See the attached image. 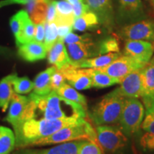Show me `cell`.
<instances>
[{
  "label": "cell",
  "mask_w": 154,
  "mask_h": 154,
  "mask_svg": "<svg viewBox=\"0 0 154 154\" xmlns=\"http://www.w3.org/2000/svg\"><path fill=\"white\" fill-rule=\"evenodd\" d=\"M57 67L51 66L39 73L34 79V93L38 96H46L52 90L51 86V78L57 71Z\"/></svg>",
  "instance_id": "ffe728a7"
},
{
  "label": "cell",
  "mask_w": 154,
  "mask_h": 154,
  "mask_svg": "<svg viewBox=\"0 0 154 154\" xmlns=\"http://www.w3.org/2000/svg\"><path fill=\"white\" fill-rule=\"evenodd\" d=\"M50 2L51 0H32L26 4V11L34 24L46 22Z\"/></svg>",
  "instance_id": "d6986e66"
},
{
  "label": "cell",
  "mask_w": 154,
  "mask_h": 154,
  "mask_svg": "<svg viewBox=\"0 0 154 154\" xmlns=\"http://www.w3.org/2000/svg\"><path fill=\"white\" fill-rule=\"evenodd\" d=\"M48 51L44 43L32 41L29 43L22 44L19 47L18 54L21 58L26 61L42 60L47 57Z\"/></svg>",
  "instance_id": "ac0fdd59"
},
{
  "label": "cell",
  "mask_w": 154,
  "mask_h": 154,
  "mask_svg": "<svg viewBox=\"0 0 154 154\" xmlns=\"http://www.w3.org/2000/svg\"><path fill=\"white\" fill-rule=\"evenodd\" d=\"M56 16H57V9H56L55 0H51L49 7H48L46 22H54Z\"/></svg>",
  "instance_id": "ab89813d"
},
{
  "label": "cell",
  "mask_w": 154,
  "mask_h": 154,
  "mask_svg": "<svg viewBox=\"0 0 154 154\" xmlns=\"http://www.w3.org/2000/svg\"><path fill=\"white\" fill-rule=\"evenodd\" d=\"M97 143L108 153H116L126 148L128 143L127 136L121 128L111 125H100L96 128Z\"/></svg>",
  "instance_id": "8992f818"
},
{
  "label": "cell",
  "mask_w": 154,
  "mask_h": 154,
  "mask_svg": "<svg viewBox=\"0 0 154 154\" xmlns=\"http://www.w3.org/2000/svg\"><path fill=\"white\" fill-rule=\"evenodd\" d=\"M121 55L119 53H109L106 54L99 55L95 58L87 59L82 61L76 66L81 69H99L110 64Z\"/></svg>",
  "instance_id": "cb8c5ba5"
},
{
  "label": "cell",
  "mask_w": 154,
  "mask_h": 154,
  "mask_svg": "<svg viewBox=\"0 0 154 154\" xmlns=\"http://www.w3.org/2000/svg\"><path fill=\"white\" fill-rule=\"evenodd\" d=\"M17 76V74H11L4 77L0 81V108L3 112L7 111L9 102L14 93L13 81Z\"/></svg>",
  "instance_id": "44dd1931"
},
{
  "label": "cell",
  "mask_w": 154,
  "mask_h": 154,
  "mask_svg": "<svg viewBox=\"0 0 154 154\" xmlns=\"http://www.w3.org/2000/svg\"><path fill=\"white\" fill-rule=\"evenodd\" d=\"M148 1H149L150 4H151L152 7H153V9H154V0H148Z\"/></svg>",
  "instance_id": "ee69618b"
},
{
  "label": "cell",
  "mask_w": 154,
  "mask_h": 154,
  "mask_svg": "<svg viewBox=\"0 0 154 154\" xmlns=\"http://www.w3.org/2000/svg\"><path fill=\"white\" fill-rule=\"evenodd\" d=\"M99 55L109 53H119L120 48L118 40L113 36H108L97 44Z\"/></svg>",
  "instance_id": "f546056e"
},
{
  "label": "cell",
  "mask_w": 154,
  "mask_h": 154,
  "mask_svg": "<svg viewBox=\"0 0 154 154\" xmlns=\"http://www.w3.org/2000/svg\"><path fill=\"white\" fill-rule=\"evenodd\" d=\"M99 24L100 22L97 15L91 11H88L82 16L74 19L72 27L74 30L85 32L86 30L96 28Z\"/></svg>",
  "instance_id": "d4e9b609"
},
{
  "label": "cell",
  "mask_w": 154,
  "mask_h": 154,
  "mask_svg": "<svg viewBox=\"0 0 154 154\" xmlns=\"http://www.w3.org/2000/svg\"><path fill=\"white\" fill-rule=\"evenodd\" d=\"M56 92L59 95L65 98V99L76 102V103L81 104L85 109H86L87 102H86V99L85 96L83 95V94L79 93L74 88H72V86L66 84V83L63 84L56 91Z\"/></svg>",
  "instance_id": "4316f807"
},
{
  "label": "cell",
  "mask_w": 154,
  "mask_h": 154,
  "mask_svg": "<svg viewBox=\"0 0 154 154\" xmlns=\"http://www.w3.org/2000/svg\"><path fill=\"white\" fill-rule=\"evenodd\" d=\"M89 11L87 5L83 1L78 2L73 5V14H74V19L78 18L83 14H84L87 11Z\"/></svg>",
  "instance_id": "74e56055"
},
{
  "label": "cell",
  "mask_w": 154,
  "mask_h": 154,
  "mask_svg": "<svg viewBox=\"0 0 154 154\" xmlns=\"http://www.w3.org/2000/svg\"><path fill=\"white\" fill-rule=\"evenodd\" d=\"M29 97L36 103L34 119H79L86 116V109L83 106L65 99L55 91L46 96L32 93Z\"/></svg>",
  "instance_id": "6da1fadb"
},
{
  "label": "cell",
  "mask_w": 154,
  "mask_h": 154,
  "mask_svg": "<svg viewBox=\"0 0 154 154\" xmlns=\"http://www.w3.org/2000/svg\"><path fill=\"white\" fill-rule=\"evenodd\" d=\"M15 146L14 133L9 128L0 126V154H9Z\"/></svg>",
  "instance_id": "83f0119b"
},
{
  "label": "cell",
  "mask_w": 154,
  "mask_h": 154,
  "mask_svg": "<svg viewBox=\"0 0 154 154\" xmlns=\"http://www.w3.org/2000/svg\"><path fill=\"white\" fill-rule=\"evenodd\" d=\"M150 63H151V64H153V66H154V57L152 58L151 59V61H150Z\"/></svg>",
  "instance_id": "f6af8a7d"
},
{
  "label": "cell",
  "mask_w": 154,
  "mask_h": 154,
  "mask_svg": "<svg viewBox=\"0 0 154 154\" xmlns=\"http://www.w3.org/2000/svg\"><path fill=\"white\" fill-rule=\"evenodd\" d=\"M147 63H144L126 55H121L110 64L97 69L106 73L113 78L121 80L127 75L137 69L143 68Z\"/></svg>",
  "instance_id": "9c48e42d"
},
{
  "label": "cell",
  "mask_w": 154,
  "mask_h": 154,
  "mask_svg": "<svg viewBox=\"0 0 154 154\" xmlns=\"http://www.w3.org/2000/svg\"><path fill=\"white\" fill-rule=\"evenodd\" d=\"M34 84L27 77H16L13 81V88L15 93L22 94H28L34 88Z\"/></svg>",
  "instance_id": "d6a6232c"
},
{
  "label": "cell",
  "mask_w": 154,
  "mask_h": 154,
  "mask_svg": "<svg viewBox=\"0 0 154 154\" xmlns=\"http://www.w3.org/2000/svg\"><path fill=\"white\" fill-rule=\"evenodd\" d=\"M66 49L72 65L75 67L82 61L99 55L97 45H95L93 42L67 44Z\"/></svg>",
  "instance_id": "4fadbf2b"
},
{
  "label": "cell",
  "mask_w": 154,
  "mask_h": 154,
  "mask_svg": "<svg viewBox=\"0 0 154 154\" xmlns=\"http://www.w3.org/2000/svg\"><path fill=\"white\" fill-rule=\"evenodd\" d=\"M123 40H140L154 44V20L145 19L133 24L125 25L117 32Z\"/></svg>",
  "instance_id": "ba28073f"
},
{
  "label": "cell",
  "mask_w": 154,
  "mask_h": 154,
  "mask_svg": "<svg viewBox=\"0 0 154 154\" xmlns=\"http://www.w3.org/2000/svg\"><path fill=\"white\" fill-rule=\"evenodd\" d=\"M58 40L57 26L54 22H45V37L44 44L47 51L53 47V45Z\"/></svg>",
  "instance_id": "1f68e13d"
},
{
  "label": "cell",
  "mask_w": 154,
  "mask_h": 154,
  "mask_svg": "<svg viewBox=\"0 0 154 154\" xmlns=\"http://www.w3.org/2000/svg\"><path fill=\"white\" fill-rule=\"evenodd\" d=\"M144 117L143 104L136 98L125 99L119 124L123 132L127 136H131L138 131Z\"/></svg>",
  "instance_id": "5b68a950"
},
{
  "label": "cell",
  "mask_w": 154,
  "mask_h": 154,
  "mask_svg": "<svg viewBox=\"0 0 154 154\" xmlns=\"http://www.w3.org/2000/svg\"><path fill=\"white\" fill-rule=\"evenodd\" d=\"M28 101V97L20 96L15 92L13 94L11 100L9 113L7 114L6 120L8 121L9 124L12 125L14 131L19 128L23 112H24Z\"/></svg>",
  "instance_id": "2e32d148"
},
{
  "label": "cell",
  "mask_w": 154,
  "mask_h": 154,
  "mask_svg": "<svg viewBox=\"0 0 154 154\" xmlns=\"http://www.w3.org/2000/svg\"><path fill=\"white\" fill-rule=\"evenodd\" d=\"M83 140H77L76 141L73 140L66 142L47 149L21 150L14 154H78L79 149L82 145Z\"/></svg>",
  "instance_id": "e0dca14e"
},
{
  "label": "cell",
  "mask_w": 154,
  "mask_h": 154,
  "mask_svg": "<svg viewBox=\"0 0 154 154\" xmlns=\"http://www.w3.org/2000/svg\"><path fill=\"white\" fill-rule=\"evenodd\" d=\"M123 54L142 63H148L154 54V44L140 40H125Z\"/></svg>",
  "instance_id": "30bf717a"
},
{
  "label": "cell",
  "mask_w": 154,
  "mask_h": 154,
  "mask_svg": "<svg viewBox=\"0 0 154 154\" xmlns=\"http://www.w3.org/2000/svg\"><path fill=\"white\" fill-rule=\"evenodd\" d=\"M84 71L91 77L93 87L103 88L109 87L114 84H120V81L119 79L113 78L97 69H84Z\"/></svg>",
  "instance_id": "603a6c76"
},
{
  "label": "cell",
  "mask_w": 154,
  "mask_h": 154,
  "mask_svg": "<svg viewBox=\"0 0 154 154\" xmlns=\"http://www.w3.org/2000/svg\"><path fill=\"white\" fill-rule=\"evenodd\" d=\"M66 79L63 76V73L59 69H57V71L54 73L51 78V86L52 91H57L60 86L64 84Z\"/></svg>",
  "instance_id": "8d00e7d4"
},
{
  "label": "cell",
  "mask_w": 154,
  "mask_h": 154,
  "mask_svg": "<svg viewBox=\"0 0 154 154\" xmlns=\"http://www.w3.org/2000/svg\"><path fill=\"white\" fill-rule=\"evenodd\" d=\"M59 70L63 73L66 80L74 88L86 90L92 87L91 77L86 74L84 69L76 68L72 65Z\"/></svg>",
  "instance_id": "5bb4252c"
},
{
  "label": "cell",
  "mask_w": 154,
  "mask_h": 154,
  "mask_svg": "<svg viewBox=\"0 0 154 154\" xmlns=\"http://www.w3.org/2000/svg\"><path fill=\"white\" fill-rule=\"evenodd\" d=\"M34 34H35V25L31 20L30 17H29L25 22L20 36H19L18 39L16 40V44L18 46V47L22 44L33 41Z\"/></svg>",
  "instance_id": "4dcf8cb0"
},
{
  "label": "cell",
  "mask_w": 154,
  "mask_h": 154,
  "mask_svg": "<svg viewBox=\"0 0 154 154\" xmlns=\"http://www.w3.org/2000/svg\"><path fill=\"white\" fill-rule=\"evenodd\" d=\"M73 27L72 25H59L57 26V33H58V38L63 39V38L66 36L67 34L72 32Z\"/></svg>",
  "instance_id": "60d3db41"
},
{
  "label": "cell",
  "mask_w": 154,
  "mask_h": 154,
  "mask_svg": "<svg viewBox=\"0 0 154 154\" xmlns=\"http://www.w3.org/2000/svg\"><path fill=\"white\" fill-rule=\"evenodd\" d=\"M78 154H103L101 147L95 142L88 140H83L79 149Z\"/></svg>",
  "instance_id": "836d02e7"
},
{
  "label": "cell",
  "mask_w": 154,
  "mask_h": 154,
  "mask_svg": "<svg viewBox=\"0 0 154 154\" xmlns=\"http://www.w3.org/2000/svg\"><path fill=\"white\" fill-rule=\"evenodd\" d=\"M48 61L57 67V69H62L72 66V63L63 39L58 38L53 47L48 51Z\"/></svg>",
  "instance_id": "9a60e30c"
},
{
  "label": "cell",
  "mask_w": 154,
  "mask_h": 154,
  "mask_svg": "<svg viewBox=\"0 0 154 154\" xmlns=\"http://www.w3.org/2000/svg\"><path fill=\"white\" fill-rule=\"evenodd\" d=\"M143 96H154V66L148 63L140 70Z\"/></svg>",
  "instance_id": "484cf974"
},
{
  "label": "cell",
  "mask_w": 154,
  "mask_h": 154,
  "mask_svg": "<svg viewBox=\"0 0 154 154\" xmlns=\"http://www.w3.org/2000/svg\"><path fill=\"white\" fill-rule=\"evenodd\" d=\"M29 16L26 11L21 10L14 14L10 19V26L15 39H18L24 25Z\"/></svg>",
  "instance_id": "f1b7e54d"
},
{
  "label": "cell",
  "mask_w": 154,
  "mask_h": 154,
  "mask_svg": "<svg viewBox=\"0 0 154 154\" xmlns=\"http://www.w3.org/2000/svg\"><path fill=\"white\" fill-rule=\"evenodd\" d=\"M45 37V22L35 25V34L33 41L43 43Z\"/></svg>",
  "instance_id": "f35d334b"
},
{
  "label": "cell",
  "mask_w": 154,
  "mask_h": 154,
  "mask_svg": "<svg viewBox=\"0 0 154 154\" xmlns=\"http://www.w3.org/2000/svg\"><path fill=\"white\" fill-rule=\"evenodd\" d=\"M75 140H88L97 143V136L90 123L84 120L82 123L64 127L47 137L38 139L29 146L59 144Z\"/></svg>",
  "instance_id": "3957f363"
},
{
  "label": "cell",
  "mask_w": 154,
  "mask_h": 154,
  "mask_svg": "<svg viewBox=\"0 0 154 154\" xmlns=\"http://www.w3.org/2000/svg\"><path fill=\"white\" fill-rule=\"evenodd\" d=\"M140 70L137 69L125 76L120 82V87L113 90V93L126 98H138L143 96Z\"/></svg>",
  "instance_id": "8fae6325"
},
{
  "label": "cell",
  "mask_w": 154,
  "mask_h": 154,
  "mask_svg": "<svg viewBox=\"0 0 154 154\" xmlns=\"http://www.w3.org/2000/svg\"><path fill=\"white\" fill-rule=\"evenodd\" d=\"M115 20L121 26L145 19L147 14L141 0H116Z\"/></svg>",
  "instance_id": "52a82bcc"
},
{
  "label": "cell",
  "mask_w": 154,
  "mask_h": 154,
  "mask_svg": "<svg viewBox=\"0 0 154 154\" xmlns=\"http://www.w3.org/2000/svg\"><path fill=\"white\" fill-rule=\"evenodd\" d=\"M57 16L54 22L57 26L59 25H72L74 21L73 14V5L65 0L56 1Z\"/></svg>",
  "instance_id": "7402d4cb"
},
{
  "label": "cell",
  "mask_w": 154,
  "mask_h": 154,
  "mask_svg": "<svg viewBox=\"0 0 154 154\" xmlns=\"http://www.w3.org/2000/svg\"><path fill=\"white\" fill-rule=\"evenodd\" d=\"M125 99L123 96L111 91L92 108L89 113L90 119L97 126L119 122Z\"/></svg>",
  "instance_id": "277c9868"
},
{
  "label": "cell",
  "mask_w": 154,
  "mask_h": 154,
  "mask_svg": "<svg viewBox=\"0 0 154 154\" xmlns=\"http://www.w3.org/2000/svg\"><path fill=\"white\" fill-rule=\"evenodd\" d=\"M140 146L144 151L154 153V134H144L140 139Z\"/></svg>",
  "instance_id": "e575fe53"
},
{
  "label": "cell",
  "mask_w": 154,
  "mask_h": 154,
  "mask_svg": "<svg viewBox=\"0 0 154 154\" xmlns=\"http://www.w3.org/2000/svg\"><path fill=\"white\" fill-rule=\"evenodd\" d=\"M32 0H3L0 2V9L6 6L10 5H14V4H20V5H26Z\"/></svg>",
  "instance_id": "b9f144b4"
},
{
  "label": "cell",
  "mask_w": 154,
  "mask_h": 154,
  "mask_svg": "<svg viewBox=\"0 0 154 154\" xmlns=\"http://www.w3.org/2000/svg\"><path fill=\"white\" fill-rule=\"evenodd\" d=\"M89 11L95 13L99 22L108 28L112 27L115 22V11L112 0H82Z\"/></svg>",
  "instance_id": "7c38bea8"
},
{
  "label": "cell",
  "mask_w": 154,
  "mask_h": 154,
  "mask_svg": "<svg viewBox=\"0 0 154 154\" xmlns=\"http://www.w3.org/2000/svg\"><path fill=\"white\" fill-rule=\"evenodd\" d=\"M65 1L68 2H69L70 4H72V5H74V4L78 2L82 1V0H65Z\"/></svg>",
  "instance_id": "7bdbcfd3"
},
{
  "label": "cell",
  "mask_w": 154,
  "mask_h": 154,
  "mask_svg": "<svg viewBox=\"0 0 154 154\" xmlns=\"http://www.w3.org/2000/svg\"><path fill=\"white\" fill-rule=\"evenodd\" d=\"M84 121V119H29L23 122L19 130L15 133V145L18 147L29 146L37 140L49 136L64 127L79 124Z\"/></svg>",
  "instance_id": "7a4b0ae2"
},
{
  "label": "cell",
  "mask_w": 154,
  "mask_h": 154,
  "mask_svg": "<svg viewBox=\"0 0 154 154\" xmlns=\"http://www.w3.org/2000/svg\"><path fill=\"white\" fill-rule=\"evenodd\" d=\"M63 42L66 44H74V43H79V42H92L91 35L89 34H84V35L79 36L77 35L76 34L69 33V34L63 38Z\"/></svg>",
  "instance_id": "d590c367"
}]
</instances>
